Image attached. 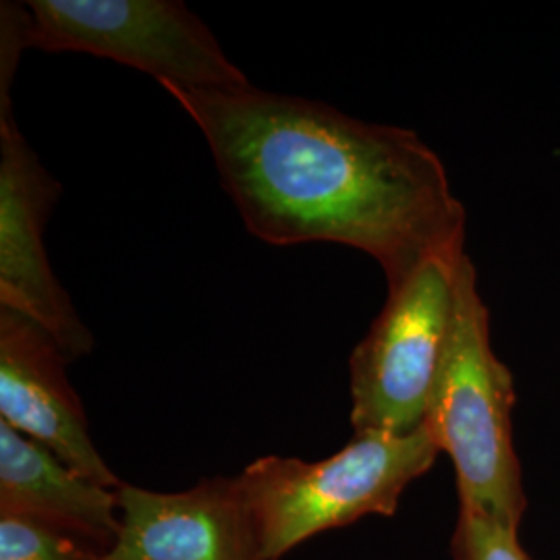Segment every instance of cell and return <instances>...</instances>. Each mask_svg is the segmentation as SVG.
<instances>
[{"instance_id": "1", "label": "cell", "mask_w": 560, "mask_h": 560, "mask_svg": "<svg viewBox=\"0 0 560 560\" xmlns=\"http://www.w3.org/2000/svg\"><path fill=\"white\" fill-rule=\"evenodd\" d=\"M161 88L198 125L245 229L264 243L360 249L388 289L430 256L465 249V208L416 131L254 85Z\"/></svg>"}, {"instance_id": "2", "label": "cell", "mask_w": 560, "mask_h": 560, "mask_svg": "<svg viewBox=\"0 0 560 560\" xmlns=\"http://www.w3.org/2000/svg\"><path fill=\"white\" fill-rule=\"evenodd\" d=\"M513 374L492 347L478 270L465 254L453 330L423 423L453 460L459 509L520 532L527 497L513 442Z\"/></svg>"}, {"instance_id": "3", "label": "cell", "mask_w": 560, "mask_h": 560, "mask_svg": "<svg viewBox=\"0 0 560 560\" xmlns=\"http://www.w3.org/2000/svg\"><path fill=\"white\" fill-rule=\"evenodd\" d=\"M439 455L421 423L405 434L355 432L339 453L322 460L260 457L237 480L266 557L280 560L324 532L370 515L393 517L407 486L425 476Z\"/></svg>"}, {"instance_id": "4", "label": "cell", "mask_w": 560, "mask_h": 560, "mask_svg": "<svg viewBox=\"0 0 560 560\" xmlns=\"http://www.w3.org/2000/svg\"><path fill=\"white\" fill-rule=\"evenodd\" d=\"M463 258L465 249L430 256L388 289L349 361L355 432L405 434L425 420L453 330Z\"/></svg>"}, {"instance_id": "5", "label": "cell", "mask_w": 560, "mask_h": 560, "mask_svg": "<svg viewBox=\"0 0 560 560\" xmlns=\"http://www.w3.org/2000/svg\"><path fill=\"white\" fill-rule=\"evenodd\" d=\"M25 44L44 52L115 60L161 85L189 90L252 85L214 34L179 0H30Z\"/></svg>"}, {"instance_id": "6", "label": "cell", "mask_w": 560, "mask_h": 560, "mask_svg": "<svg viewBox=\"0 0 560 560\" xmlns=\"http://www.w3.org/2000/svg\"><path fill=\"white\" fill-rule=\"evenodd\" d=\"M62 187L23 138L11 92H0V307L38 322L69 361L85 358L94 337L62 289L44 245L46 221Z\"/></svg>"}, {"instance_id": "7", "label": "cell", "mask_w": 560, "mask_h": 560, "mask_svg": "<svg viewBox=\"0 0 560 560\" xmlns=\"http://www.w3.org/2000/svg\"><path fill=\"white\" fill-rule=\"evenodd\" d=\"M120 532L104 560H270L235 478L180 492L120 483Z\"/></svg>"}, {"instance_id": "8", "label": "cell", "mask_w": 560, "mask_h": 560, "mask_svg": "<svg viewBox=\"0 0 560 560\" xmlns=\"http://www.w3.org/2000/svg\"><path fill=\"white\" fill-rule=\"evenodd\" d=\"M67 363L59 342L38 322L0 307V420L81 476L117 490L122 481L92 441Z\"/></svg>"}, {"instance_id": "9", "label": "cell", "mask_w": 560, "mask_h": 560, "mask_svg": "<svg viewBox=\"0 0 560 560\" xmlns=\"http://www.w3.org/2000/svg\"><path fill=\"white\" fill-rule=\"evenodd\" d=\"M117 490L81 476L44 444L0 420V513L55 527L106 559L120 532Z\"/></svg>"}, {"instance_id": "10", "label": "cell", "mask_w": 560, "mask_h": 560, "mask_svg": "<svg viewBox=\"0 0 560 560\" xmlns=\"http://www.w3.org/2000/svg\"><path fill=\"white\" fill-rule=\"evenodd\" d=\"M0 560H104V555L55 527L0 513Z\"/></svg>"}, {"instance_id": "11", "label": "cell", "mask_w": 560, "mask_h": 560, "mask_svg": "<svg viewBox=\"0 0 560 560\" xmlns=\"http://www.w3.org/2000/svg\"><path fill=\"white\" fill-rule=\"evenodd\" d=\"M453 560H529L521 548L520 532L459 509L453 532Z\"/></svg>"}]
</instances>
